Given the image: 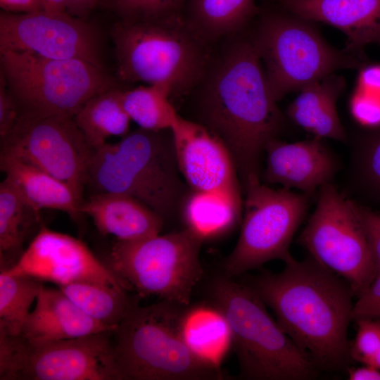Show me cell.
<instances>
[{
    "mask_svg": "<svg viewBox=\"0 0 380 380\" xmlns=\"http://www.w3.org/2000/svg\"><path fill=\"white\" fill-rule=\"evenodd\" d=\"M110 34L118 77L126 82L167 86L172 97L195 89L209 62L206 44L190 29L182 13L120 20Z\"/></svg>",
    "mask_w": 380,
    "mask_h": 380,
    "instance_id": "277c9868",
    "label": "cell"
},
{
    "mask_svg": "<svg viewBox=\"0 0 380 380\" xmlns=\"http://www.w3.org/2000/svg\"><path fill=\"white\" fill-rule=\"evenodd\" d=\"M312 22L286 11L269 13L253 34L277 101L337 70L366 64L365 58L331 46Z\"/></svg>",
    "mask_w": 380,
    "mask_h": 380,
    "instance_id": "52a82bcc",
    "label": "cell"
},
{
    "mask_svg": "<svg viewBox=\"0 0 380 380\" xmlns=\"http://www.w3.org/2000/svg\"><path fill=\"white\" fill-rule=\"evenodd\" d=\"M350 110L354 119L363 127L380 125V96L356 88L350 98Z\"/></svg>",
    "mask_w": 380,
    "mask_h": 380,
    "instance_id": "e575fe53",
    "label": "cell"
},
{
    "mask_svg": "<svg viewBox=\"0 0 380 380\" xmlns=\"http://www.w3.org/2000/svg\"><path fill=\"white\" fill-rule=\"evenodd\" d=\"M39 213L4 179L0 184V270L13 267L24 253V243Z\"/></svg>",
    "mask_w": 380,
    "mask_h": 380,
    "instance_id": "4316f807",
    "label": "cell"
},
{
    "mask_svg": "<svg viewBox=\"0 0 380 380\" xmlns=\"http://www.w3.org/2000/svg\"><path fill=\"white\" fill-rule=\"evenodd\" d=\"M245 214L238 241L222 264L223 273L234 277L279 259L294 258L292 239L304 219L310 196L287 189H274L251 177L245 184Z\"/></svg>",
    "mask_w": 380,
    "mask_h": 380,
    "instance_id": "30bf717a",
    "label": "cell"
},
{
    "mask_svg": "<svg viewBox=\"0 0 380 380\" xmlns=\"http://www.w3.org/2000/svg\"><path fill=\"white\" fill-rule=\"evenodd\" d=\"M241 201L219 192L193 191L183 208L186 228L204 241L232 230L241 218Z\"/></svg>",
    "mask_w": 380,
    "mask_h": 380,
    "instance_id": "484cf974",
    "label": "cell"
},
{
    "mask_svg": "<svg viewBox=\"0 0 380 380\" xmlns=\"http://www.w3.org/2000/svg\"><path fill=\"white\" fill-rule=\"evenodd\" d=\"M179 329L192 354L205 365L221 370V364L233 347L232 329L222 310L212 301L185 305Z\"/></svg>",
    "mask_w": 380,
    "mask_h": 380,
    "instance_id": "603a6c76",
    "label": "cell"
},
{
    "mask_svg": "<svg viewBox=\"0 0 380 380\" xmlns=\"http://www.w3.org/2000/svg\"><path fill=\"white\" fill-rule=\"evenodd\" d=\"M203 242L186 228L141 239H116L105 264L138 296H156L185 306L203 277Z\"/></svg>",
    "mask_w": 380,
    "mask_h": 380,
    "instance_id": "9c48e42d",
    "label": "cell"
},
{
    "mask_svg": "<svg viewBox=\"0 0 380 380\" xmlns=\"http://www.w3.org/2000/svg\"><path fill=\"white\" fill-rule=\"evenodd\" d=\"M346 88L343 77L331 73L299 90L286 110L288 118L315 137L346 142L336 102Z\"/></svg>",
    "mask_w": 380,
    "mask_h": 380,
    "instance_id": "44dd1931",
    "label": "cell"
},
{
    "mask_svg": "<svg viewBox=\"0 0 380 380\" xmlns=\"http://www.w3.org/2000/svg\"><path fill=\"white\" fill-rule=\"evenodd\" d=\"M1 71L20 113L74 117L93 96L117 87L106 70L80 60L0 51Z\"/></svg>",
    "mask_w": 380,
    "mask_h": 380,
    "instance_id": "ba28073f",
    "label": "cell"
},
{
    "mask_svg": "<svg viewBox=\"0 0 380 380\" xmlns=\"http://www.w3.org/2000/svg\"><path fill=\"white\" fill-rule=\"evenodd\" d=\"M322 139L315 137L293 143L277 138L270 140L265 148V181L287 189H296L309 196L331 182L338 164Z\"/></svg>",
    "mask_w": 380,
    "mask_h": 380,
    "instance_id": "e0dca14e",
    "label": "cell"
},
{
    "mask_svg": "<svg viewBox=\"0 0 380 380\" xmlns=\"http://www.w3.org/2000/svg\"><path fill=\"white\" fill-rule=\"evenodd\" d=\"M186 0H113L112 6L122 20L160 18L180 13Z\"/></svg>",
    "mask_w": 380,
    "mask_h": 380,
    "instance_id": "1f68e13d",
    "label": "cell"
},
{
    "mask_svg": "<svg viewBox=\"0 0 380 380\" xmlns=\"http://www.w3.org/2000/svg\"><path fill=\"white\" fill-rule=\"evenodd\" d=\"M44 11L52 13H64L67 9V0H42Z\"/></svg>",
    "mask_w": 380,
    "mask_h": 380,
    "instance_id": "b9f144b4",
    "label": "cell"
},
{
    "mask_svg": "<svg viewBox=\"0 0 380 380\" xmlns=\"http://www.w3.org/2000/svg\"><path fill=\"white\" fill-rule=\"evenodd\" d=\"M122 92L117 86L97 94L75 115L76 125L92 149L111 137H122L129 132L131 119L124 108Z\"/></svg>",
    "mask_w": 380,
    "mask_h": 380,
    "instance_id": "d4e9b609",
    "label": "cell"
},
{
    "mask_svg": "<svg viewBox=\"0 0 380 380\" xmlns=\"http://www.w3.org/2000/svg\"><path fill=\"white\" fill-rule=\"evenodd\" d=\"M1 170L5 179L37 213L43 209L61 210L80 220L84 215L82 201L68 185L21 160L0 155Z\"/></svg>",
    "mask_w": 380,
    "mask_h": 380,
    "instance_id": "7402d4cb",
    "label": "cell"
},
{
    "mask_svg": "<svg viewBox=\"0 0 380 380\" xmlns=\"http://www.w3.org/2000/svg\"><path fill=\"white\" fill-rule=\"evenodd\" d=\"M0 272V333L19 336L44 282L27 274Z\"/></svg>",
    "mask_w": 380,
    "mask_h": 380,
    "instance_id": "f546056e",
    "label": "cell"
},
{
    "mask_svg": "<svg viewBox=\"0 0 380 380\" xmlns=\"http://www.w3.org/2000/svg\"><path fill=\"white\" fill-rule=\"evenodd\" d=\"M101 0H67L66 12L70 15L87 20V16Z\"/></svg>",
    "mask_w": 380,
    "mask_h": 380,
    "instance_id": "ab89813d",
    "label": "cell"
},
{
    "mask_svg": "<svg viewBox=\"0 0 380 380\" xmlns=\"http://www.w3.org/2000/svg\"><path fill=\"white\" fill-rule=\"evenodd\" d=\"M284 11L334 26L347 36L344 50L364 57L363 48L380 41V0H277Z\"/></svg>",
    "mask_w": 380,
    "mask_h": 380,
    "instance_id": "ac0fdd59",
    "label": "cell"
},
{
    "mask_svg": "<svg viewBox=\"0 0 380 380\" xmlns=\"http://www.w3.org/2000/svg\"><path fill=\"white\" fill-rule=\"evenodd\" d=\"M171 91L165 85L148 84L122 89L124 108L140 128L170 130L179 114L171 103Z\"/></svg>",
    "mask_w": 380,
    "mask_h": 380,
    "instance_id": "83f0119b",
    "label": "cell"
},
{
    "mask_svg": "<svg viewBox=\"0 0 380 380\" xmlns=\"http://www.w3.org/2000/svg\"><path fill=\"white\" fill-rule=\"evenodd\" d=\"M58 286L90 282L129 291L127 285L80 240L40 227L17 263L7 270Z\"/></svg>",
    "mask_w": 380,
    "mask_h": 380,
    "instance_id": "9a60e30c",
    "label": "cell"
},
{
    "mask_svg": "<svg viewBox=\"0 0 380 380\" xmlns=\"http://www.w3.org/2000/svg\"><path fill=\"white\" fill-rule=\"evenodd\" d=\"M297 241L318 262L347 281L356 297L376 278L364 228L349 198L331 182L319 189L316 208Z\"/></svg>",
    "mask_w": 380,
    "mask_h": 380,
    "instance_id": "7c38bea8",
    "label": "cell"
},
{
    "mask_svg": "<svg viewBox=\"0 0 380 380\" xmlns=\"http://www.w3.org/2000/svg\"><path fill=\"white\" fill-rule=\"evenodd\" d=\"M81 211L91 218L103 236L130 241L160 234L164 220L137 198L124 194L94 193L83 201Z\"/></svg>",
    "mask_w": 380,
    "mask_h": 380,
    "instance_id": "ffe728a7",
    "label": "cell"
},
{
    "mask_svg": "<svg viewBox=\"0 0 380 380\" xmlns=\"http://www.w3.org/2000/svg\"><path fill=\"white\" fill-rule=\"evenodd\" d=\"M6 50L52 59L80 60L106 70L100 32L87 20L67 12H1L0 51Z\"/></svg>",
    "mask_w": 380,
    "mask_h": 380,
    "instance_id": "5bb4252c",
    "label": "cell"
},
{
    "mask_svg": "<svg viewBox=\"0 0 380 380\" xmlns=\"http://www.w3.org/2000/svg\"><path fill=\"white\" fill-rule=\"evenodd\" d=\"M185 4L182 15L186 24L206 45L239 34L258 12L255 0H186Z\"/></svg>",
    "mask_w": 380,
    "mask_h": 380,
    "instance_id": "cb8c5ba5",
    "label": "cell"
},
{
    "mask_svg": "<svg viewBox=\"0 0 380 380\" xmlns=\"http://www.w3.org/2000/svg\"><path fill=\"white\" fill-rule=\"evenodd\" d=\"M170 131L179 171L193 191L222 193L241 201L234 159L216 136L179 115Z\"/></svg>",
    "mask_w": 380,
    "mask_h": 380,
    "instance_id": "2e32d148",
    "label": "cell"
},
{
    "mask_svg": "<svg viewBox=\"0 0 380 380\" xmlns=\"http://www.w3.org/2000/svg\"><path fill=\"white\" fill-rule=\"evenodd\" d=\"M353 310V320L368 317L380 319V275L357 297Z\"/></svg>",
    "mask_w": 380,
    "mask_h": 380,
    "instance_id": "8d00e7d4",
    "label": "cell"
},
{
    "mask_svg": "<svg viewBox=\"0 0 380 380\" xmlns=\"http://www.w3.org/2000/svg\"><path fill=\"white\" fill-rule=\"evenodd\" d=\"M4 11L13 13H30L44 11L42 0H0Z\"/></svg>",
    "mask_w": 380,
    "mask_h": 380,
    "instance_id": "f35d334b",
    "label": "cell"
},
{
    "mask_svg": "<svg viewBox=\"0 0 380 380\" xmlns=\"http://www.w3.org/2000/svg\"><path fill=\"white\" fill-rule=\"evenodd\" d=\"M58 289L84 313L117 329L130 298L127 291L90 282H73Z\"/></svg>",
    "mask_w": 380,
    "mask_h": 380,
    "instance_id": "f1b7e54d",
    "label": "cell"
},
{
    "mask_svg": "<svg viewBox=\"0 0 380 380\" xmlns=\"http://www.w3.org/2000/svg\"><path fill=\"white\" fill-rule=\"evenodd\" d=\"M196 87L200 123L228 148L244 184L260 177L262 153L286 119L270 90L253 35L238 34L209 61Z\"/></svg>",
    "mask_w": 380,
    "mask_h": 380,
    "instance_id": "6da1fadb",
    "label": "cell"
},
{
    "mask_svg": "<svg viewBox=\"0 0 380 380\" xmlns=\"http://www.w3.org/2000/svg\"><path fill=\"white\" fill-rule=\"evenodd\" d=\"M208 293L231 327L240 377L310 380L319 376L321 372L283 331L249 285L222 274L210 281Z\"/></svg>",
    "mask_w": 380,
    "mask_h": 380,
    "instance_id": "5b68a950",
    "label": "cell"
},
{
    "mask_svg": "<svg viewBox=\"0 0 380 380\" xmlns=\"http://www.w3.org/2000/svg\"><path fill=\"white\" fill-rule=\"evenodd\" d=\"M349 199L365 232L376 277L380 275V213L374 211L350 198Z\"/></svg>",
    "mask_w": 380,
    "mask_h": 380,
    "instance_id": "836d02e7",
    "label": "cell"
},
{
    "mask_svg": "<svg viewBox=\"0 0 380 380\" xmlns=\"http://www.w3.org/2000/svg\"><path fill=\"white\" fill-rule=\"evenodd\" d=\"M365 128L353 142L350 186L362 197L380 203V125Z\"/></svg>",
    "mask_w": 380,
    "mask_h": 380,
    "instance_id": "4dcf8cb0",
    "label": "cell"
},
{
    "mask_svg": "<svg viewBox=\"0 0 380 380\" xmlns=\"http://www.w3.org/2000/svg\"><path fill=\"white\" fill-rule=\"evenodd\" d=\"M379 43H380V41H379Z\"/></svg>",
    "mask_w": 380,
    "mask_h": 380,
    "instance_id": "7bdbcfd3",
    "label": "cell"
},
{
    "mask_svg": "<svg viewBox=\"0 0 380 380\" xmlns=\"http://www.w3.org/2000/svg\"><path fill=\"white\" fill-rule=\"evenodd\" d=\"M357 89L380 96V64L365 65L361 67Z\"/></svg>",
    "mask_w": 380,
    "mask_h": 380,
    "instance_id": "74e56055",
    "label": "cell"
},
{
    "mask_svg": "<svg viewBox=\"0 0 380 380\" xmlns=\"http://www.w3.org/2000/svg\"><path fill=\"white\" fill-rule=\"evenodd\" d=\"M92 148L74 117L20 113L9 134L1 139V155L41 169L68 185L83 201Z\"/></svg>",
    "mask_w": 380,
    "mask_h": 380,
    "instance_id": "4fadbf2b",
    "label": "cell"
},
{
    "mask_svg": "<svg viewBox=\"0 0 380 380\" xmlns=\"http://www.w3.org/2000/svg\"><path fill=\"white\" fill-rule=\"evenodd\" d=\"M357 334L350 343V354L353 362L370 365L380 351V319L361 317L354 319Z\"/></svg>",
    "mask_w": 380,
    "mask_h": 380,
    "instance_id": "d6a6232c",
    "label": "cell"
},
{
    "mask_svg": "<svg viewBox=\"0 0 380 380\" xmlns=\"http://www.w3.org/2000/svg\"><path fill=\"white\" fill-rule=\"evenodd\" d=\"M170 130L139 128L91 151L85 186L132 196L164 220L176 211L184 185Z\"/></svg>",
    "mask_w": 380,
    "mask_h": 380,
    "instance_id": "3957f363",
    "label": "cell"
},
{
    "mask_svg": "<svg viewBox=\"0 0 380 380\" xmlns=\"http://www.w3.org/2000/svg\"><path fill=\"white\" fill-rule=\"evenodd\" d=\"M184 305L162 300L141 306L131 298L114 331V353L122 380L223 379L222 370L198 360L185 344L179 319Z\"/></svg>",
    "mask_w": 380,
    "mask_h": 380,
    "instance_id": "8992f818",
    "label": "cell"
},
{
    "mask_svg": "<svg viewBox=\"0 0 380 380\" xmlns=\"http://www.w3.org/2000/svg\"><path fill=\"white\" fill-rule=\"evenodd\" d=\"M1 73V72H0ZM20 112L9 91L4 75L0 74V137H6L16 125Z\"/></svg>",
    "mask_w": 380,
    "mask_h": 380,
    "instance_id": "d590c367",
    "label": "cell"
},
{
    "mask_svg": "<svg viewBox=\"0 0 380 380\" xmlns=\"http://www.w3.org/2000/svg\"><path fill=\"white\" fill-rule=\"evenodd\" d=\"M112 331L43 344L0 333V380H122Z\"/></svg>",
    "mask_w": 380,
    "mask_h": 380,
    "instance_id": "8fae6325",
    "label": "cell"
},
{
    "mask_svg": "<svg viewBox=\"0 0 380 380\" xmlns=\"http://www.w3.org/2000/svg\"><path fill=\"white\" fill-rule=\"evenodd\" d=\"M346 372L350 380H380V369L371 365H350Z\"/></svg>",
    "mask_w": 380,
    "mask_h": 380,
    "instance_id": "60d3db41",
    "label": "cell"
},
{
    "mask_svg": "<svg viewBox=\"0 0 380 380\" xmlns=\"http://www.w3.org/2000/svg\"><path fill=\"white\" fill-rule=\"evenodd\" d=\"M105 331H115L80 310L58 288H42L20 336L32 344L71 339Z\"/></svg>",
    "mask_w": 380,
    "mask_h": 380,
    "instance_id": "d6986e66",
    "label": "cell"
},
{
    "mask_svg": "<svg viewBox=\"0 0 380 380\" xmlns=\"http://www.w3.org/2000/svg\"><path fill=\"white\" fill-rule=\"evenodd\" d=\"M285 265L279 272L262 271L243 282L320 372L346 371L353 362L348 336L355 296L351 286L310 254Z\"/></svg>",
    "mask_w": 380,
    "mask_h": 380,
    "instance_id": "7a4b0ae2",
    "label": "cell"
}]
</instances>
